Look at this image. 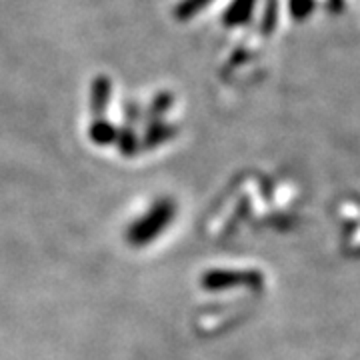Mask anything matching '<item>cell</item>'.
I'll return each mask as SVG.
<instances>
[{
  "mask_svg": "<svg viewBox=\"0 0 360 360\" xmlns=\"http://www.w3.org/2000/svg\"><path fill=\"white\" fill-rule=\"evenodd\" d=\"M314 8V0H292V13L296 18H304L309 16Z\"/></svg>",
  "mask_w": 360,
  "mask_h": 360,
  "instance_id": "6da1fadb",
  "label": "cell"
},
{
  "mask_svg": "<svg viewBox=\"0 0 360 360\" xmlns=\"http://www.w3.org/2000/svg\"><path fill=\"white\" fill-rule=\"evenodd\" d=\"M342 6H345V0H330V11L333 13H340Z\"/></svg>",
  "mask_w": 360,
  "mask_h": 360,
  "instance_id": "7a4b0ae2",
  "label": "cell"
}]
</instances>
